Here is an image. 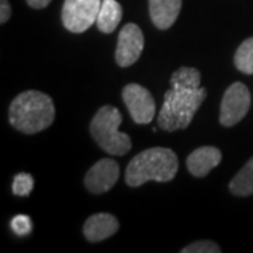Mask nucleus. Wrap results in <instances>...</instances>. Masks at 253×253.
I'll return each mask as SVG.
<instances>
[{
  "label": "nucleus",
  "mask_w": 253,
  "mask_h": 253,
  "mask_svg": "<svg viewBox=\"0 0 253 253\" xmlns=\"http://www.w3.org/2000/svg\"><path fill=\"white\" fill-rule=\"evenodd\" d=\"M54 101L42 91H23L11 101L9 107L11 126L27 135L46 129L54 123Z\"/></svg>",
  "instance_id": "1"
},
{
  "label": "nucleus",
  "mask_w": 253,
  "mask_h": 253,
  "mask_svg": "<svg viewBox=\"0 0 253 253\" xmlns=\"http://www.w3.org/2000/svg\"><path fill=\"white\" fill-rule=\"evenodd\" d=\"M206 97L207 89L201 86L170 84V90L165 93V101L158 116V126L168 132L187 128Z\"/></svg>",
  "instance_id": "2"
},
{
  "label": "nucleus",
  "mask_w": 253,
  "mask_h": 253,
  "mask_svg": "<svg viewBox=\"0 0 253 253\" xmlns=\"http://www.w3.org/2000/svg\"><path fill=\"white\" fill-rule=\"evenodd\" d=\"M179 169V159L169 148H151L138 154L128 163L126 183L129 187H139L146 181L168 183L174 179Z\"/></svg>",
  "instance_id": "3"
},
{
  "label": "nucleus",
  "mask_w": 253,
  "mask_h": 253,
  "mask_svg": "<svg viewBox=\"0 0 253 253\" xmlns=\"http://www.w3.org/2000/svg\"><path fill=\"white\" fill-rule=\"evenodd\" d=\"M123 116L116 107L104 106L90 123V134L100 148L113 155L123 156L131 149V138L120 131Z\"/></svg>",
  "instance_id": "4"
},
{
  "label": "nucleus",
  "mask_w": 253,
  "mask_h": 253,
  "mask_svg": "<svg viewBox=\"0 0 253 253\" xmlns=\"http://www.w3.org/2000/svg\"><path fill=\"white\" fill-rule=\"evenodd\" d=\"M103 0H65L62 7V23L65 28L75 34L90 28L99 16Z\"/></svg>",
  "instance_id": "5"
},
{
  "label": "nucleus",
  "mask_w": 253,
  "mask_h": 253,
  "mask_svg": "<svg viewBox=\"0 0 253 253\" xmlns=\"http://www.w3.org/2000/svg\"><path fill=\"white\" fill-rule=\"evenodd\" d=\"M251 107L249 89L241 82L232 83L224 93L219 110V124L234 126L242 121Z\"/></svg>",
  "instance_id": "6"
},
{
  "label": "nucleus",
  "mask_w": 253,
  "mask_h": 253,
  "mask_svg": "<svg viewBox=\"0 0 253 253\" xmlns=\"http://www.w3.org/2000/svg\"><path fill=\"white\" fill-rule=\"evenodd\" d=\"M123 100L135 124H149L155 117L156 106L152 94L144 86L129 83L123 89Z\"/></svg>",
  "instance_id": "7"
},
{
  "label": "nucleus",
  "mask_w": 253,
  "mask_h": 253,
  "mask_svg": "<svg viewBox=\"0 0 253 253\" xmlns=\"http://www.w3.org/2000/svg\"><path fill=\"white\" fill-rule=\"evenodd\" d=\"M144 34L134 23H128L118 34L116 62L121 68H128L139 59L144 51Z\"/></svg>",
  "instance_id": "8"
},
{
  "label": "nucleus",
  "mask_w": 253,
  "mask_h": 253,
  "mask_svg": "<svg viewBox=\"0 0 253 253\" xmlns=\"http://www.w3.org/2000/svg\"><path fill=\"white\" fill-rule=\"evenodd\" d=\"M120 177V166L113 159H101L94 163L84 176V186L93 194H101L114 187Z\"/></svg>",
  "instance_id": "9"
},
{
  "label": "nucleus",
  "mask_w": 253,
  "mask_h": 253,
  "mask_svg": "<svg viewBox=\"0 0 253 253\" xmlns=\"http://www.w3.org/2000/svg\"><path fill=\"white\" fill-rule=\"evenodd\" d=\"M222 161V154L215 146H201L189 155L186 165L194 177H204Z\"/></svg>",
  "instance_id": "10"
},
{
  "label": "nucleus",
  "mask_w": 253,
  "mask_h": 253,
  "mask_svg": "<svg viewBox=\"0 0 253 253\" xmlns=\"http://www.w3.org/2000/svg\"><path fill=\"white\" fill-rule=\"evenodd\" d=\"M120 228L118 219L107 212H99L87 218L83 225V235L89 242H101L113 236Z\"/></svg>",
  "instance_id": "11"
},
{
  "label": "nucleus",
  "mask_w": 253,
  "mask_h": 253,
  "mask_svg": "<svg viewBox=\"0 0 253 253\" xmlns=\"http://www.w3.org/2000/svg\"><path fill=\"white\" fill-rule=\"evenodd\" d=\"M181 9V0H149V16L154 26L168 30L174 24Z\"/></svg>",
  "instance_id": "12"
},
{
  "label": "nucleus",
  "mask_w": 253,
  "mask_h": 253,
  "mask_svg": "<svg viewBox=\"0 0 253 253\" xmlns=\"http://www.w3.org/2000/svg\"><path fill=\"white\" fill-rule=\"evenodd\" d=\"M123 18V7L117 0H103L97 16V28L104 34L113 33Z\"/></svg>",
  "instance_id": "13"
},
{
  "label": "nucleus",
  "mask_w": 253,
  "mask_h": 253,
  "mask_svg": "<svg viewBox=\"0 0 253 253\" xmlns=\"http://www.w3.org/2000/svg\"><path fill=\"white\" fill-rule=\"evenodd\" d=\"M229 190L234 196L246 197L253 194V158H251L244 168L236 173L229 183Z\"/></svg>",
  "instance_id": "14"
},
{
  "label": "nucleus",
  "mask_w": 253,
  "mask_h": 253,
  "mask_svg": "<svg viewBox=\"0 0 253 253\" xmlns=\"http://www.w3.org/2000/svg\"><path fill=\"white\" fill-rule=\"evenodd\" d=\"M234 63L238 71L246 75H253V37L245 40L236 49Z\"/></svg>",
  "instance_id": "15"
},
{
  "label": "nucleus",
  "mask_w": 253,
  "mask_h": 253,
  "mask_svg": "<svg viewBox=\"0 0 253 253\" xmlns=\"http://www.w3.org/2000/svg\"><path fill=\"white\" fill-rule=\"evenodd\" d=\"M34 187V179L28 173H18L13 180V193L16 196L24 197L28 196Z\"/></svg>",
  "instance_id": "16"
},
{
  "label": "nucleus",
  "mask_w": 253,
  "mask_h": 253,
  "mask_svg": "<svg viewBox=\"0 0 253 253\" xmlns=\"http://www.w3.org/2000/svg\"><path fill=\"white\" fill-rule=\"evenodd\" d=\"M181 253H219L221 248L212 241H199L194 244L184 246L180 251Z\"/></svg>",
  "instance_id": "17"
},
{
  "label": "nucleus",
  "mask_w": 253,
  "mask_h": 253,
  "mask_svg": "<svg viewBox=\"0 0 253 253\" xmlns=\"http://www.w3.org/2000/svg\"><path fill=\"white\" fill-rule=\"evenodd\" d=\"M11 229L20 236L27 235L31 232V219L27 215H16L11 219Z\"/></svg>",
  "instance_id": "18"
},
{
  "label": "nucleus",
  "mask_w": 253,
  "mask_h": 253,
  "mask_svg": "<svg viewBox=\"0 0 253 253\" xmlns=\"http://www.w3.org/2000/svg\"><path fill=\"white\" fill-rule=\"evenodd\" d=\"M11 17V6L9 0H0V23L4 24Z\"/></svg>",
  "instance_id": "19"
},
{
  "label": "nucleus",
  "mask_w": 253,
  "mask_h": 253,
  "mask_svg": "<svg viewBox=\"0 0 253 253\" xmlns=\"http://www.w3.org/2000/svg\"><path fill=\"white\" fill-rule=\"evenodd\" d=\"M31 9H45L51 3V0H26Z\"/></svg>",
  "instance_id": "20"
}]
</instances>
